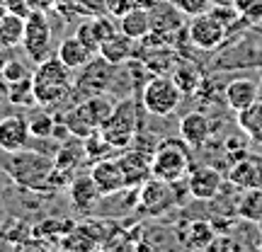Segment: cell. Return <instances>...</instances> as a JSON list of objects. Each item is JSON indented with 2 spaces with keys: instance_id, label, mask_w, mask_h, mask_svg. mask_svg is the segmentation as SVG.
<instances>
[{
  "instance_id": "obj_1",
  "label": "cell",
  "mask_w": 262,
  "mask_h": 252,
  "mask_svg": "<svg viewBox=\"0 0 262 252\" xmlns=\"http://www.w3.org/2000/svg\"><path fill=\"white\" fill-rule=\"evenodd\" d=\"M8 168L10 177L17 182L19 187L25 189H34V192H44L51 189L54 185V175H56V163L54 158H49L39 150H15L8 153Z\"/></svg>"
},
{
  "instance_id": "obj_2",
  "label": "cell",
  "mask_w": 262,
  "mask_h": 252,
  "mask_svg": "<svg viewBox=\"0 0 262 252\" xmlns=\"http://www.w3.org/2000/svg\"><path fill=\"white\" fill-rule=\"evenodd\" d=\"M150 172L170 185L185 182L192 172V148L182 136L180 139H163L150 153Z\"/></svg>"
},
{
  "instance_id": "obj_3",
  "label": "cell",
  "mask_w": 262,
  "mask_h": 252,
  "mask_svg": "<svg viewBox=\"0 0 262 252\" xmlns=\"http://www.w3.org/2000/svg\"><path fill=\"white\" fill-rule=\"evenodd\" d=\"M32 90H34V100L41 107H51V104L66 100L73 93V78H71V68L61 61V58L49 56L37 65V71L32 73Z\"/></svg>"
},
{
  "instance_id": "obj_4",
  "label": "cell",
  "mask_w": 262,
  "mask_h": 252,
  "mask_svg": "<svg viewBox=\"0 0 262 252\" xmlns=\"http://www.w3.org/2000/svg\"><path fill=\"white\" fill-rule=\"evenodd\" d=\"M139 100L134 97H124L112 107L110 117L102 122L100 133H102L107 143H112L117 150H124L131 146V141L139 136Z\"/></svg>"
},
{
  "instance_id": "obj_5",
  "label": "cell",
  "mask_w": 262,
  "mask_h": 252,
  "mask_svg": "<svg viewBox=\"0 0 262 252\" xmlns=\"http://www.w3.org/2000/svg\"><path fill=\"white\" fill-rule=\"evenodd\" d=\"M185 95L180 93L178 83L172 80V75L158 73L150 75L146 85L141 87V104L150 117H170L182 102Z\"/></svg>"
},
{
  "instance_id": "obj_6",
  "label": "cell",
  "mask_w": 262,
  "mask_h": 252,
  "mask_svg": "<svg viewBox=\"0 0 262 252\" xmlns=\"http://www.w3.org/2000/svg\"><path fill=\"white\" fill-rule=\"evenodd\" d=\"M114 104L110 100H104V95H93V97H85L80 104H75L71 112L66 114L63 124L68 133L75 139H85L90 136L93 131H97L102 126V122L110 117Z\"/></svg>"
},
{
  "instance_id": "obj_7",
  "label": "cell",
  "mask_w": 262,
  "mask_h": 252,
  "mask_svg": "<svg viewBox=\"0 0 262 252\" xmlns=\"http://www.w3.org/2000/svg\"><path fill=\"white\" fill-rule=\"evenodd\" d=\"M187 37H189V44L194 49H199V51H214V49H219L226 41L228 27L209 10V12L189 17Z\"/></svg>"
},
{
  "instance_id": "obj_8",
  "label": "cell",
  "mask_w": 262,
  "mask_h": 252,
  "mask_svg": "<svg viewBox=\"0 0 262 252\" xmlns=\"http://www.w3.org/2000/svg\"><path fill=\"white\" fill-rule=\"evenodd\" d=\"M22 47L27 51L29 58H34L41 63L44 58L51 56V25L47 19V12L32 10L25 17V37H22Z\"/></svg>"
},
{
  "instance_id": "obj_9",
  "label": "cell",
  "mask_w": 262,
  "mask_h": 252,
  "mask_svg": "<svg viewBox=\"0 0 262 252\" xmlns=\"http://www.w3.org/2000/svg\"><path fill=\"white\" fill-rule=\"evenodd\" d=\"M172 187H175V185H170L165 179L150 175V177L139 187V209H143V211L150 216L165 214L170 206L175 204Z\"/></svg>"
},
{
  "instance_id": "obj_10",
  "label": "cell",
  "mask_w": 262,
  "mask_h": 252,
  "mask_svg": "<svg viewBox=\"0 0 262 252\" xmlns=\"http://www.w3.org/2000/svg\"><path fill=\"white\" fill-rule=\"evenodd\" d=\"M112 63H107L102 56L100 58H90L83 65V75L73 83L75 93L85 95V97H93V95H104V90L112 83Z\"/></svg>"
},
{
  "instance_id": "obj_11",
  "label": "cell",
  "mask_w": 262,
  "mask_h": 252,
  "mask_svg": "<svg viewBox=\"0 0 262 252\" xmlns=\"http://www.w3.org/2000/svg\"><path fill=\"white\" fill-rule=\"evenodd\" d=\"M90 177H93V182L97 185V189H100L102 196H114V194H119V192L126 189L122 165H119L117 158H104V160L93 163Z\"/></svg>"
},
{
  "instance_id": "obj_12",
  "label": "cell",
  "mask_w": 262,
  "mask_h": 252,
  "mask_svg": "<svg viewBox=\"0 0 262 252\" xmlns=\"http://www.w3.org/2000/svg\"><path fill=\"white\" fill-rule=\"evenodd\" d=\"M224 187V175L216 168H192V172L187 175V192L199 201H211L219 196Z\"/></svg>"
},
{
  "instance_id": "obj_13",
  "label": "cell",
  "mask_w": 262,
  "mask_h": 252,
  "mask_svg": "<svg viewBox=\"0 0 262 252\" xmlns=\"http://www.w3.org/2000/svg\"><path fill=\"white\" fill-rule=\"evenodd\" d=\"M117 160H119V165H122L126 189H139L141 185L153 175V172H150V155L139 148H134V150L124 148L122 155Z\"/></svg>"
},
{
  "instance_id": "obj_14",
  "label": "cell",
  "mask_w": 262,
  "mask_h": 252,
  "mask_svg": "<svg viewBox=\"0 0 262 252\" xmlns=\"http://www.w3.org/2000/svg\"><path fill=\"white\" fill-rule=\"evenodd\" d=\"M32 131H29V122L19 114L5 117L0 119V150L3 153H15V150L27 148Z\"/></svg>"
},
{
  "instance_id": "obj_15",
  "label": "cell",
  "mask_w": 262,
  "mask_h": 252,
  "mask_svg": "<svg viewBox=\"0 0 262 252\" xmlns=\"http://www.w3.org/2000/svg\"><path fill=\"white\" fill-rule=\"evenodd\" d=\"M224 100L233 112H243L260 100V83L250 78H235L224 87Z\"/></svg>"
},
{
  "instance_id": "obj_16",
  "label": "cell",
  "mask_w": 262,
  "mask_h": 252,
  "mask_svg": "<svg viewBox=\"0 0 262 252\" xmlns=\"http://www.w3.org/2000/svg\"><path fill=\"white\" fill-rule=\"evenodd\" d=\"M150 32L153 34H158V37H170V34H175L182 29V17H185V12L172 3H158L156 8H150Z\"/></svg>"
},
{
  "instance_id": "obj_17",
  "label": "cell",
  "mask_w": 262,
  "mask_h": 252,
  "mask_svg": "<svg viewBox=\"0 0 262 252\" xmlns=\"http://www.w3.org/2000/svg\"><path fill=\"white\" fill-rule=\"evenodd\" d=\"M211 119L202 112H189L180 119V136L189 143V148H202L211 139Z\"/></svg>"
},
{
  "instance_id": "obj_18",
  "label": "cell",
  "mask_w": 262,
  "mask_h": 252,
  "mask_svg": "<svg viewBox=\"0 0 262 252\" xmlns=\"http://www.w3.org/2000/svg\"><path fill=\"white\" fill-rule=\"evenodd\" d=\"M134 44H136L134 39H129L126 34H122V32L117 29L112 37H107L102 44H100L97 56H102L107 63H112V65H124L134 58Z\"/></svg>"
},
{
  "instance_id": "obj_19",
  "label": "cell",
  "mask_w": 262,
  "mask_h": 252,
  "mask_svg": "<svg viewBox=\"0 0 262 252\" xmlns=\"http://www.w3.org/2000/svg\"><path fill=\"white\" fill-rule=\"evenodd\" d=\"M119 32L134 41H141L146 34H150V12L141 5H134L119 17Z\"/></svg>"
},
{
  "instance_id": "obj_20",
  "label": "cell",
  "mask_w": 262,
  "mask_h": 252,
  "mask_svg": "<svg viewBox=\"0 0 262 252\" xmlns=\"http://www.w3.org/2000/svg\"><path fill=\"white\" fill-rule=\"evenodd\" d=\"M100 199H102V194H100L97 185L93 182L90 172H88L85 177H78L71 182V204H73V209H78V211H90V209L97 206Z\"/></svg>"
},
{
  "instance_id": "obj_21",
  "label": "cell",
  "mask_w": 262,
  "mask_h": 252,
  "mask_svg": "<svg viewBox=\"0 0 262 252\" xmlns=\"http://www.w3.org/2000/svg\"><path fill=\"white\" fill-rule=\"evenodd\" d=\"M56 56L63 61L71 71H75V68H83L90 58L95 56V51L93 49H88L83 44V39L80 37H66L61 44H58V51H56Z\"/></svg>"
},
{
  "instance_id": "obj_22",
  "label": "cell",
  "mask_w": 262,
  "mask_h": 252,
  "mask_svg": "<svg viewBox=\"0 0 262 252\" xmlns=\"http://www.w3.org/2000/svg\"><path fill=\"white\" fill-rule=\"evenodd\" d=\"M228 179L241 189H262V165L255 160H241L228 170Z\"/></svg>"
},
{
  "instance_id": "obj_23",
  "label": "cell",
  "mask_w": 262,
  "mask_h": 252,
  "mask_svg": "<svg viewBox=\"0 0 262 252\" xmlns=\"http://www.w3.org/2000/svg\"><path fill=\"white\" fill-rule=\"evenodd\" d=\"M22 37H25V15H17V12H8L0 17V44L3 47H17L22 44Z\"/></svg>"
},
{
  "instance_id": "obj_24",
  "label": "cell",
  "mask_w": 262,
  "mask_h": 252,
  "mask_svg": "<svg viewBox=\"0 0 262 252\" xmlns=\"http://www.w3.org/2000/svg\"><path fill=\"white\" fill-rule=\"evenodd\" d=\"M238 126L248 139H253L255 143H262V100L253 102L243 112H238Z\"/></svg>"
},
{
  "instance_id": "obj_25",
  "label": "cell",
  "mask_w": 262,
  "mask_h": 252,
  "mask_svg": "<svg viewBox=\"0 0 262 252\" xmlns=\"http://www.w3.org/2000/svg\"><path fill=\"white\" fill-rule=\"evenodd\" d=\"M83 153L90 163H97V160L112 158L114 153H117V148H114L112 143H107V139H104L102 133H100V129H97V131H93L90 136L83 139Z\"/></svg>"
},
{
  "instance_id": "obj_26",
  "label": "cell",
  "mask_w": 262,
  "mask_h": 252,
  "mask_svg": "<svg viewBox=\"0 0 262 252\" xmlns=\"http://www.w3.org/2000/svg\"><path fill=\"white\" fill-rule=\"evenodd\" d=\"M172 80L178 83L182 95H194L199 83H202V75H199V71L194 65H180L178 71L172 73Z\"/></svg>"
},
{
  "instance_id": "obj_27",
  "label": "cell",
  "mask_w": 262,
  "mask_h": 252,
  "mask_svg": "<svg viewBox=\"0 0 262 252\" xmlns=\"http://www.w3.org/2000/svg\"><path fill=\"white\" fill-rule=\"evenodd\" d=\"M187 240L185 243L189 247H209V245L214 243V231H211V223H206V221H194V223H189L187 228Z\"/></svg>"
},
{
  "instance_id": "obj_28",
  "label": "cell",
  "mask_w": 262,
  "mask_h": 252,
  "mask_svg": "<svg viewBox=\"0 0 262 252\" xmlns=\"http://www.w3.org/2000/svg\"><path fill=\"white\" fill-rule=\"evenodd\" d=\"M8 100L15 104H22V107H29V104H37L34 100V90H32V75L25 78V80H17V83H12L8 93Z\"/></svg>"
},
{
  "instance_id": "obj_29",
  "label": "cell",
  "mask_w": 262,
  "mask_h": 252,
  "mask_svg": "<svg viewBox=\"0 0 262 252\" xmlns=\"http://www.w3.org/2000/svg\"><path fill=\"white\" fill-rule=\"evenodd\" d=\"M238 214L250 221H262V189H250V194L243 196Z\"/></svg>"
},
{
  "instance_id": "obj_30",
  "label": "cell",
  "mask_w": 262,
  "mask_h": 252,
  "mask_svg": "<svg viewBox=\"0 0 262 252\" xmlns=\"http://www.w3.org/2000/svg\"><path fill=\"white\" fill-rule=\"evenodd\" d=\"M56 124L58 122L49 112H39L37 117H32V119H29V131H32V136H34V139H49V136H54Z\"/></svg>"
},
{
  "instance_id": "obj_31",
  "label": "cell",
  "mask_w": 262,
  "mask_h": 252,
  "mask_svg": "<svg viewBox=\"0 0 262 252\" xmlns=\"http://www.w3.org/2000/svg\"><path fill=\"white\" fill-rule=\"evenodd\" d=\"M233 8L241 15V19L250 25L262 22V0H233Z\"/></svg>"
},
{
  "instance_id": "obj_32",
  "label": "cell",
  "mask_w": 262,
  "mask_h": 252,
  "mask_svg": "<svg viewBox=\"0 0 262 252\" xmlns=\"http://www.w3.org/2000/svg\"><path fill=\"white\" fill-rule=\"evenodd\" d=\"M172 3L185 12V17H194V15L211 10V0H172Z\"/></svg>"
},
{
  "instance_id": "obj_33",
  "label": "cell",
  "mask_w": 262,
  "mask_h": 252,
  "mask_svg": "<svg viewBox=\"0 0 262 252\" xmlns=\"http://www.w3.org/2000/svg\"><path fill=\"white\" fill-rule=\"evenodd\" d=\"M3 75H5V80H8V83H17V80L29 78L25 63H19V61H15V58H10L8 63L3 65Z\"/></svg>"
},
{
  "instance_id": "obj_34",
  "label": "cell",
  "mask_w": 262,
  "mask_h": 252,
  "mask_svg": "<svg viewBox=\"0 0 262 252\" xmlns=\"http://www.w3.org/2000/svg\"><path fill=\"white\" fill-rule=\"evenodd\" d=\"M75 37L83 39V44L88 49H93L95 54L100 51V41H97V34H95V29H93V22H83L80 27L75 29Z\"/></svg>"
},
{
  "instance_id": "obj_35",
  "label": "cell",
  "mask_w": 262,
  "mask_h": 252,
  "mask_svg": "<svg viewBox=\"0 0 262 252\" xmlns=\"http://www.w3.org/2000/svg\"><path fill=\"white\" fill-rule=\"evenodd\" d=\"M136 5V0H102V8L107 10V15H112V17H122L126 10H131Z\"/></svg>"
},
{
  "instance_id": "obj_36",
  "label": "cell",
  "mask_w": 262,
  "mask_h": 252,
  "mask_svg": "<svg viewBox=\"0 0 262 252\" xmlns=\"http://www.w3.org/2000/svg\"><path fill=\"white\" fill-rule=\"evenodd\" d=\"M158 3H163V0H136V5H141V8H146V10L156 8Z\"/></svg>"
},
{
  "instance_id": "obj_37",
  "label": "cell",
  "mask_w": 262,
  "mask_h": 252,
  "mask_svg": "<svg viewBox=\"0 0 262 252\" xmlns=\"http://www.w3.org/2000/svg\"><path fill=\"white\" fill-rule=\"evenodd\" d=\"M3 15H5V10H3V8H0V17H3Z\"/></svg>"
},
{
  "instance_id": "obj_38",
  "label": "cell",
  "mask_w": 262,
  "mask_h": 252,
  "mask_svg": "<svg viewBox=\"0 0 262 252\" xmlns=\"http://www.w3.org/2000/svg\"><path fill=\"white\" fill-rule=\"evenodd\" d=\"M260 97H262V83H260Z\"/></svg>"
}]
</instances>
